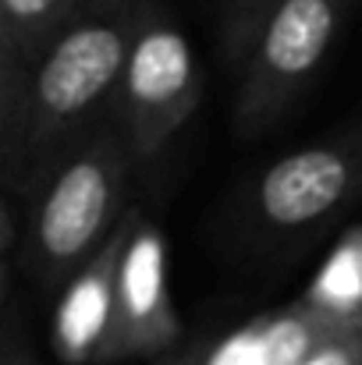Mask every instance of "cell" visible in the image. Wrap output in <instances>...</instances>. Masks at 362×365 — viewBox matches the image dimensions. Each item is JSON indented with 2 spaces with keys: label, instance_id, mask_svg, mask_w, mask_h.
<instances>
[{
  "label": "cell",
  "instance_id": "cell-4",
  "mask_svg": "<svg viewBox=\"0 0 362 365\" xmlns=\"http://www.w3.org/2000/svg\"><path fill=\"white\" fill-rule=\"evenodd\" d=\"M199 96L203 71L192 43L164 7H156L131 46L114 103V118L135 163H146L171 145L199 107Z\"/></svg>",
  "mask_w": 362,
  "mask_h": 365
},
{
  "label": "cell",
  "instance_id": "cell-7",
  "mask_svg": "<svg viewBox=\"0 0 362 365\" xmlns=\"http://www.w3.org/2000/svg\"><path fill=\"white\" fill-rule=\"evenodd\" d=\"M142 210L131 206L114 238L100 248V255L75 273V280L61 291L54 312V348L68 365H104L111 362L114 316H118V273L128 238L139 224Z\"/></svg>",
  "mask_w": 362,
  "mask_h": 365
},
{
  "label": "cell",
  "instance_id": "cell-8",
  "mask_svg": "<svg viewBox=\"0 0 362 365\" xmlns=\"http://www.w3.org/2000/svg\"><path fill=\"white\" fill-rule=\"evenodd\" d=\"M71 7L75 0H0V93L36 68Z\"/></svg>",
  "mask_w": 362,
  "mask_h": 365
},
{
  "label": "cell",
  "instance_id": "cell-10",
  "mask_svg": "<svg viewBox=\"0 0 362 365\" xmlns=\"http://www.w3.org/2000/svg\"><path fill=\"white\" fill-rule=\"evenodd\" d=\"M306 302L316 309L345 319L362 323V227L345 235L341 245L331 252V259L320 266Z\"/></svg>",
  "mask_w": 362,
  "mask_h": 365
},
{
  "label": "cell",
  "instance_id": "cell-11",
  "mask_svg": "<svg viewBox=\"0 0 362 365\" xmlns=\"http://www.w3.org/2000/svg\"><path fill=\"white\" fill-rule=\"evenodd\" d=\"M277 4L281 0H221V43L235 71H241V64L248 61L256 36Z\"/></svg>",
  "mask_w": 362,
  "mask_h": 365
},
{
  "label": "cell",
  "instance_id": "cell-13",
  "mask_svg": "<svg viewBox=\"0 0 362 365\" xmlns=\"http://www.w3.org/2000/svg\"><path fill=\"white\" fill-rule=\"evenodd\" d=\"M306 365H362V327L323 344Z\"/></svg>",
  "mask_w": 362,
  "mask_h": 365
},
{
  "label": "cell",
  "instance_id": "cell-12",
  "mask_svg": "<svg viewBox=\"0 0 362 365\" xmlns=\"http://www.w3.org/2000/svg\"><path fill=\"white\" fill-rule=\"evenodd\" d=\"M0 365H39L32 351V337L21 316L18 294L4 298V330H0Z\"/></svg>",
  "mask_w": 362,
  "mask_h": 365
},
{
  "label": "cell",
  "instance_id": "cell-6",
  "mask_svg": "<svg viewBox=\"0 0 362 365\" xmlns=\"http://www.w3.org/2000/svg\"><path fill=\"white\" fill-rule=\"evenodd\" d=\"M174 341H178V316L167 287V245L156 224L142 213L121 259L111 362L160 355Z\"/></svg>",
  "mask_w": 362,
  "mask_h": 365
},
{
  "label": "cell",
  "instance_id": "cell-2",
  "mask_svg": "<svg viewBox=\"0 0 362 365\" xmlns=\"http://www.w3.org/2000/svg\"><path fill=\"white\" fill-rule=\"evenodd\" d=\"M131 170L135 156L118 118H111L82 138L29 199L21 266L43 294L61 298L75 273L86 269L114 238L131 210L124 206Z\"/></svg>",
  "mask_w": 362,
  "mask_h": 365
},
{
  "label": "cell",
  "instance_id": "cell-3",
  "mask_svg": "<svg viewBox=\"0 0 362 365\" xmlns=\"http://www.w3.org/2000/svg\"><path fill=\"white\" fill-rule=\"evenodd\" d=\"M352 0H281L238 71L235 124L263 135L281 121L323 68Z\"/></svg>",
  "mask_w": 362,
  "mask_h": 365
},
{
  "label": "cell",
  "instance_id": "cell-9",
  "mask_svg": "<svg viewBox=\"0 0 362 365\" xmlns=\"http://www.w3.org/2000/svg\"><path fill=\"white\" fill-rule=\"evenodd\" d=\"M362 323H345L323 309H316L313 302H298L288 312H281L277 319L263 323V351L259 365H306L323 344H331L334 337L359 330Z\"/></svg>",
  "mask_w": 362,
  "mask_h": 365
},
{
  "label": "cell",
  "instance_id": "cell-1",
  "mask_svg": "<svg viewBox=\"0 0 362 365\" xmlns=\"http://www.w3.org/2000/svg\"><path fill=\"white\" fill-rule=\"evenodd\" d=\"M156 0H75L36 68L0 93L4 195L29 206L54 167L114 118L121 75Z\"/></svg>",
  "mask_w": 362,
  "mask_h": 365
},
{
  "label": "cell",
  "instance_id": "cell-5",
  "mask_svg": "<svg viewBox=\"0 0 362 365\" xmlns=\"http://www.w3.org/2000/svg\"><path fill=\"white\" fill-rule=\"evenodd\" d=\"M362 185V153L352 145H309L270 163L252 192V210L277 235L309 231L345 210Z\"/></svg>",
  "mask_w": 362,
  "mask_h": 365
},
{
  "label": "cell",
  "instance_id": "cell-14",
  "mask_svg": "<svg viewBox=\"0 0 362 365\" xmlns=\"http://www.w3.org/2000/svg\"><path fill=\"white\" fill-rule=\"evenodd\" d=\"M210 359L199 351V348H192V351H181L178 359H171V362H164V365H206Z\"/></svg>",
  "mask_w": 362,
  "mask_h": 365
}]
</instances>
